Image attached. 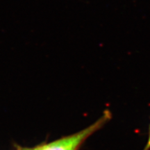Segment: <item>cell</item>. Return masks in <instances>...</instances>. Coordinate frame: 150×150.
Returning a JSON list of instances; mask_svg holds the SVG:
<instances>
[{"label": "cell", "instance_id": "6da1fadb", "mask_svg": "<svg viewBox=\"0 0 150 150\" xmlns=\"http://www.w3.org/2000/svg\"><path fill=\"white\" fill-rule=\"evenodd\" d=\"M111 118V112L106 110L101 117L91 126L70 136L58 140L48 145H42L40 150H77L87 138L103 128Z\"/></svg>", "mask_w": 150, "mask_h": 150}, {"label": "cell", "instance_id": "3957f363", "mask_svg": "<svg viewBox=\"0 0 150 150\" xmlns=\"http://www.w3.org/2000/svg\"><path fill=\"white\" fill-rule=\"evenodd\" d=\"M41 148H42V146H38V147H36L35 148H33V149H28V150H40Z\"/></svg>", "mask_w": 150, "mask_h": 150}, {"label": "cell", "instance_id": "7a4b0ae2", "mask_svg": "<svg viewBox=\"0 0 150 150\" xmlns=\"http://www.w3.org/2000/svg\"><path fill=\"white\" fill-rule=\"evenodd\" d=\"M150 149V124L149 127V132H148V138H147V142L146 143V145L143 150H149Z\"/></svg>", "mask_w": 150, "mask_h": 150}]
</instances>
